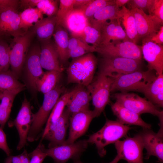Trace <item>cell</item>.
Wrapping results in <instances>:
<instances>
[{
    "mask_svg": "<svg viewBox=\"0 0 163 163\" xmlns=\"http://www.w3.org/2000/svg\"><path fill=\"white\" fill-rule=\"evenodd\" d=\"M131 128L117 120H112L106 119L103 126L90 136L87 141L88 144L95 145L99 155L103 157L106 153L105 147L125 137Z\"/></svg>",
    "mask_w": 163,
    "mask_h": 163,
    "instance_id": "obj_1",
    "label": "cell"
},
{
    "mask_svg": "<svg viewBox=\"0 0 163 163\" xmlns=\"http://www.w3.org/2000/svg\"><path fill=\"white\" fill-rule=\"evenodd\" d=\"M97 64V60L92 53L73 59L66 69L67 83L86 87L93 80Z\"/></svg>",
    "mask_w": 163,
    "mask_h": 163,
    "instance_id": "obj_2",
    "label": "cell"
},
{
    "mask_svg": "<svg viewBox=\"0 0 163 163\" xmlns=\"http://www.w3.org/2000/svg\"><path fill=\"white\" fill-rule=\"evenodd\" d=\"M153 70L148 69L140 70L130 73L119 75L112 77L113 82L110 87V92L120 91L127 92L143 91L156 78Z\"/></svg>",
    "mask_w": 163,
    "mask_h": 163,
    "instance_id": "obj_3",
    "label": "cell"
},
{
    "mask_svg": "<svg viewBox=\"0 0 163 163\" xmlns=\"http://www.w3.org/2000/svg\"><path fill=\"white\" fill-rule=\"evenodd\" d=\"M64 90V87L58 83L54 89L44 94L42 105L36 113L32 114V123L27 139L28 141L38 139L39 133Z\"/></svg>",
    "mask_w": 163,
    "mask_h": 163,
    "instance_id": "obj_4",
    "label": "cell"
},
{
    "mask_svg": "<svg viewBox=\"0 0 163 163\" xmlns=\"http://www.w3.org/2000/svg\"><path fill=\"white\" fill-rule=\"evenodd\" d=\"M98 73L111 78L142 70V60L121 57L101 56Z\"/></svg>",
    "mask_w": 163,
    "mask_h": 163,
    "instance_id": "obj_5",
    "label": "cell"
},
{
    "mask_svg": "<svg viewBox=\"0 0 163 163\" xmlns=\"http://www.w3.org/2000/svg\"><path fill=\"white\" fill-rule=\"evenodd\" d=\"M113 78L98 73L96 78L86 87L89 92L96 117L99 116L110 102Z\"/></svg>",
    "mask_w": 163,
    "mask_h": 163,
    "instance_id": "obj_6",
    "label": "cell"
},
{
    "mask_svg": "<svg viewBox=\"0 0 163 163\" xmlns=\"http://www.w3.org/2000/svg\"><path fill=\"white\" fill-rule=\"evenodd\" d=\"M34 34L30 29L23 34L13 38L12 45L10 47V66L11 71L17 78L21 74L26 58Z\"/></svg>",
    "mask_w": 163,
    "mask_h": 163,
    "instance_id": "obj_7",
    "label": "cell"
},
{
    "mask_svg": "<svg viewBox=\"0 0 163 163\" xmlns=\"http://www.w3.org/2000/svg\"><path fill=\"white\" fill-rule=\"evenodd\" d=\"M116 101L130 110L139 115L149 113L157 116L160 126L163 125V112L158 107L149 101L134 93L121 92L113 95Z\"/></svg>",
    "mask_w": 163,
    "mask_h": 163,
    "instance_id": "obj_8",
    "label": "cell"
},
{
    "mask_svg": "<svg viewBox=\"0 0 163 163\" xmlns=\"http://www.w3.org/2000/svg\"><path fill=\"white\" fill-rule=\"evenodd\" d=\"M94 52L101 56L121 57L142 60V46L131 41H112L104 45L94 46Z\"/></svg>",
    "mask_w": 163,
    "mask_h": 163,
    "instance_id": "obj_9",
    "label": "cell"
},
{
    "mask_svg": "<svg viewBox=\"0 0 163 163\" xmlns=\"http://www.w3.org/2000/svg\"><path fill=\"white\" fill-rule=\"evenodd\" d=\"M88 144L87 139H83L72 144L66 143L48 149H46L42 143L41 147L47 156L52 158L55 163H66L70 159L73 161L79 159Z\"/></svg>",
    "mask_w": 163,
    "mask_h": 163,
    "instance_id": "obj_10",
    "label": "cell"
},
{
    "mask_svg": "<svg viewBox=\"0 0 163 163\" xmlns=\"http://www.w3.org/2000/svg\"><path fill=\"white\" fill-rule=\"evenodd\" d=\"M40 44L36 43L29 49L23 66L25 85L34 93L37 91L36 82L43 75L40 61Z\"/></svg>",
    "mask_w": 163,
    "mask_h": 163,
    "instance_id": "obj_11",
    "label": "cell"
},
{
    "mask_svg": "<svg viewBox=\"0 0 163 163\" xmlns=\"http://www.w3.org/2000/svg\"><path fill=\"white\" fill-rule=\"evenodd\" d=\"M117 154L122 159L128 163H144L143 150L144 148L139 133L133 137H128L115 143Z\"/></svg>",
    "mask_w": 163,
    "mask_h": 163,
    "instance_id": "obj_12",
    "label": "cell"
},
{
    "mask_svg": "<svg viewBox=\"0 0 163 163\" xmlns=\"http://www.w3.org/2000/svg\"><path fill=\"white\" fill-rule=\"evenodd\" d=\"M19 5L11 6L0 10V37L21 35L25 32L20 28L18 9Z\"/></svg>",
    "mask_w": 163,
    "mask_h": 163,
    "instance_id": "obj_13",
    "label": "cell"
},
{
    "mask_svg": "<svg viewBox=\"0 0 163 163\" xmlns=\"http://www.w3.org/2000/svg\"><path fill=\"white\" fill-rule=\"evenodd\" d=\"M96 117L93 110H90L78 112L71 115L69 119V132L67 144H71L84 134L89 125Z\"/></svg>",
    "mask_w": 163,
    "mask_h": 163,
    "instance_id": "obj_14",
    "label": "cell"
},
{
    "mask_svg": "<svg viewBox=\"0 0 163 163\" xmlns=\"http://www.w3.org/2000/svg\"><path fill=\"white\" fill-rule=\"evenodd\" d=\"M70 114L66 108L56 122L49 128L46 134L42 136L41 142L43 139L49 141L48 148L66 143V137L69 126Z\"/></svg>",
    "mask_w": 163,
    "mask_h": 163,
    "instance_id": "obj_15",
    "label": "cell"
},
{
    "mask_svg": "<svg viewBox=\"0 0 163 163\" xmlns=\"http://www.w3.org/2000/svg\"><path fill=\"white\" fill-rule=\"evenodd\" d=\"M32 114L30 104L25 97L16 117L11 123L16 127L19 135V141L17 147L18 150L22 149L27 144L32 123Z\"/></svg>",
    "mask_w": 163,
    "mask_h": 163,
    "instance_id": "obj_16",
    "label": "cell"
},
{
    "mask_svg": "<svg viewBox=\"0 0 163 163\" xmlns=\"http://www.w3.org/2000/svg\"><path fill=\"white\" fill-rule=\"evenodd\" d=\"M142 55L148 63V69L155 70L158 75L163 73V45L156 44L148 38L142 39Z\"/></svg>",
    "mask_w": 163,
    "mask_h": 163,
    "instance_id": "obj_17",
    "label": "cell"
},
{
    "mask_svg": "<svg viewBox=\"0 0 163 163\" xmlns=\"http://www.w3.org/2000/svg\"><path fill=\"white\" fill-rule=\"evenodd\" d=\"M134 17L136 29L139 39L150 37L156 33L163 23L155 17L147 14L138 9L130 10Z\"/></svg>",
    "mask_w": 163,
    "mask_h": 163,
    "instance_id": "obj_18",
    "label": "cell"
},
{
    "mask_svg": "<svg viewBox=\"0 0 163 163\" xmlns=\"http://www.w3.org/2000/svg\"><path fill=\"white\" fill-rule=\"evenodd\" d=\"M142 141L144 148L147 150L145 158L148 159L151 156L157 157L159 162H163V134L154 132L150 129H143L139 133Z\"/></svg>",
    "mask_w": 163,
    "mask_h": 163,
    "instance_id": "obj_19",
    "label": "cell"
},
{
    "mask_svg": "<svg viewBox=\"0 0 163 163\" xmlns=\"http://www.w3.org/2000/svg\"><path fill=\"white\" fill-rule=\"evenodd\" d=\"M40 42V61L42 68L48 71L62 72L63 69L60 64L59 56L54 42L51 39Z\"/></svg>",
    "mask_w": 163,
    "mask_h": 163,
    "instance_id": "obj_20",
    "label": "cell"
},
{
    "mask_svg": "<svg viewBox=\"0 0 163 163\" xmlns=\"http://www.w3.org/2000/svg\"><path fill=\"white\" fill-rule=\"evenodd\" d=\"M101 37L99 45H105L115 40L131 41L122 27L120 19H114L110 21L109 22L107 21L101 23Z\"/></svg>",
    "mask_w": 163,
    "mask_h": 163,
    "instance_id": "obj_21",
    "label": "cell"
},
{
    "mask_svg": "<svg viewBox=\"0 0 163 163\" xmlns=\"http://www.w3.org/2000/svg\"><path fill=\"white\" fill-rule=\"evenodd\" d=\"M111 109L117 120L123 124L139 126L143 129L151 128V125L144 122L140 115L127 109L116 101L111 104Z\"/></svg>",
    "mask_w": 163,
    "mask_h": 163,
    "instance_id": "obj_22",
    "label": "cell"
},
{
    "mask_svg": "<svg viewBox=\"0 0 163 163\" xmlns=\"http://www.w3.org/2000/svg\"><path fill=\"white\" fill-rule=\"evenodd\" d=\"M76 91L68 101L66 108L70 116L78 112L90 110L91 100L89 92L86 87L78 85Z\"/></svg>",
    "mask_w": 163,
    "mask_h": 163,
    "instance_id": "obj_23",
    "label": "cell"
},
{
    "mask_svg": "<svg viewBox=\"0 0 163 163\" xmlns=\"http://www.w3.org/2000/svg\"><path fill=\"white\" fill-rule=\"evenodd\" d=\"M57 23L56 15L47 17L38 21L31 30L39 42L51 39Z\"/></svg>",
    "mask_w": 163,
    "mask_h": 163,
    "instance_id": "obj_24",
    "label": "cell"
},
{
    "mask_svg": "<svg viewBox=\"0 0 163 163\" xmlns=\"http://www.w3.org/2000/svg\"><path fill=\"white\" fill-rule=\"evenodd\" d=\"M59 61L65 63L68 60L69 34L67 30L60 24L56 25L53 35Z\"/></svg>",
    "mask_w": 163,
    "mask_h": 163,
    "instance_id": "obj_25",
    "label": "cell"
},
{
    "mask_svg": "<svg viewBox=\"0 0 163 163\" xmlns=\"http://www.w3.org/2000/svg\"><path fill=\"white\" fill-rule=\"evenodd\" d=\"M86 18L82 11L74 9L67 16L62 26L69 30L71 36L81 38L85 27L81 25L85 26L87 23H82V22H86L88 20L87 19L82 20Z\"/></svg>",
    "mask_w": 163,
    "mask_h": 163,
    "instance_id": "obj_26",
    "label": "cell"
},
{
    "mask_svg": "<svg viewBox=\"0 0 163 163\" xmlns=\"http://www.w3.org/2000/svg\"><path fill=\"white\" fill-rule=\"evenodd\" d=\"M149 101L158 107H163V74L155 80L142 92Z\"/></svg>",
    "mask_w": 163,
    "mask_h": 163,
    "instance_id": "obj_27",
    "label": "cell"
},
{
    "mask_svg": "<svg viewBox=\"0 0 163 163\" xmlns=\"http://www.w3.org/2000/svg\"><path fill=\"white\" fill-rule=\"evenodd\" d=\"M24 90L18 89L3 92L0 103V125L2 129L4 128L9 118L15 97Z\"/></svg>",
    "mask_w": 163,
    "mask_h": 163,
    "instance_id": "obj_28",
    "label": "cell"
},
{
    "mask_svg": "<svg viewBox=\"0 0 163 163\" xmlns=\"http://www.w3.org/2000/svg\"><path fill=\"white\" fill-rule=\"evenodd\" d=\"M77 89L76 87L71 91L60 96L50 115L42 136L46 134L50 126L55 123L61 115L68 101L76 91Z\"/></svg>",
    "mask_w": 163,
    "mask_h": 163,
    "instance_id": "obj_29",
    "label": "cell"
},
{
    "mask_svg": "<svg viewBox=\"0 0 163 163\" xmlns=\"http://www.w3.org/2000/svg\"><path fill=\"white\" fill-rule=\"evenodd\" d=\"M62 72L56 71L44 72L36 82L37 91L44 94L54 89L58 83Z\"/></svg>",
    "mask_w": 163,
    "mask_h": 163,
    "instance_id": "obj_30",
    "label": "cell"
},
{
    "mask_svg": "<svg viewBox=\"0 0 163 163\" xmlns=\"http://www.w3.org/2000/svg\"><path fill=\"white\" fill-rule=\"evenodd\" d=\"M122 15V8L114 5L106 6L96 12L88 21L98 23H102L108 20L120 19Z\"/></svg>",
    "mask_w": 163,
    "mask_h": 163,
    "instance_id": "obj_31",
    "label": "cell"
},
{
    "mask_svg": "<svg viewBox=\"0 0 163 163\" xmlns=\"http://www.w3.org/2000/svg\"><path fill=\"white\" fill-rule=\"evenodd\" d=\"M43 14L36 7L29 8L19 13L20 27L26 32L39 20L43 18Z\"/></svg>",
    "mask_w": 163,
    "mask_h": 163,
    "instance_id": "obj_32",
    "label": "cell"
},
{
    "mask_svg": "<svg viewBox=\"0 0 163 163\" xmlns=\"http://www.w3.org/2000/svg\"><path fill=\"white\" fill-rule=\"evenodd\" d=\"M121 19L125 32L129 38L133 43L137 44L140 39L137 31L134 16L131 11L125 6L122 7Z\"/></svg>",
    "mask_w": 163,
    "mask_h": 163,
    "instance_id": "obj_33",
    "label": "cell"
},
{
    "mask_svg": "<svg viewBox=\"0 0 163 163\" xmlns=\"http://www.w3.org/2000/svg\"><path fill=\"white\" fill-rule=\"evenodd\" d=\"M101 24L88 20L81 38L87 44L94 46L99 45L101 37Z\"/></svg>",
    "mask_w": 163,
    "mask_h": 163,
    "instance_id": "obj_34",
    "label": "cell"
},
{
    "mask_svg": "<svg viewBox=\"0 0 163 163\" xmlns=\"http://www.w3.org/2000/svg\"><path fill=\"white\" fill-rule=\"evenodd\" d=\"M10 70L0 72V91L18 89L24 90L26 86L20 82Z\"/></svg>",
    "mask_w": 163,
    "mask_h": 163,
    "instance_id": "obj_35",
    "label": "cell"
},
{
    "mask_svg": "<svg viewBox=\"0 0 163 163\" xmlns=\"http://www.w3.org/2000/svg\"><path fill=\"white\" fill-rule=\"evenodd\" d=\"M115 3V0H91L82 11L89 20L101 9L108 5H114Z\"/></svg>",
    "mask_w": 163,
    "mask_h": 163,
    "instance_id": "obj_36",
    "label": "cell"
},
{
    "mask_svg": "<svg viewBox=\"0 0 163 163\" xmlns=\"http://www.w3.org/2000/svg\"><path fill=\"white\" fill-rule=\"evenodd\" d=\"M75 0H59V6L56 14V24L62 26L69 14L74 9Z\"/></svg>",
    "mask_w": 163,
    "mask_h": 163,
    "instance_id": "obj_37",
    "label": "cell"
},
{
    "mask_svg": "<svg viewBox=\"0 0 163 163\" xmlns=\"http://www.w3.org/2000/svg\"><path fill=\"white\" fill-rule=\"evenodd\" d=\"M10 47L4 39L0 40V72L9 70Z\"/></svg>",
    "mask_w": 163,
    "mask_h": 163,
    "instance_id": "obj_38",
    "label": "cell"
},
{
    "mask_svg": "<svg viewBox=\"0 0 163 163\" xmlns=\"http://www.w3.org/2000/svg\"><path fill=\"white\" fill-rule=\"evenodd\" d=\"M59 0H41L36 8L47 17L55 16L59 8Z\"/></svg>",
    "mask_w": 163,
    "mask_h": 163,
    "instance_id": "obj_39",
    "label": "cell"
},
{
    "mask_svg": "<svg viewBox=\"0 0 163 163\" xmlns=\"http://www.w3.org/2000/svg\"><path fill=\"white\" fill-rule=\"evenodd\" d=\"M94 46L87 43L77 46L68 52V58L74 59L94 52Z\"/></svg>",
    "mask_w": 163,
    "mask_h": 163,
    "instance_id": "obj_40",
    "label": "cell"
},
{
    "mask_svg": "<svg viewBox=\"0 0 163 163\" xmlns=\"http://www.w3.org/2000/svg\"><path fill=\"white\" fill-rule=\"evenodd\" d=\"M155 2V0H129L127 4L129 10L136 8L149 13Z\"/></svg>",
    "mask_w": 163,
    "mask_h": 163,
    "instance_id": "obj_41",
    "label": "cell"
},
{
    "mask_svg": "<svg viewBox=\"0 0 163 163\" xmlns=\"http://www.w3.org/2000/svg\"><path fill=\"white\" fill-rule=\"evenodd\" d=\"M30 153L25 149L21 154L16 155H9L5 159V163H30Z\"/></svg>",
    "mask_w": 163,
    "mask_h": 163,
    "instance_id": "obj_42",
    "label": "cell"
},
{
    "mask_svg": "<svg viewBox=\"0 0 163 163\" xmlns=\"http://www.w3.org/2000/svg\"><path fill=\"white\" fill-rule=\"evenodd\" d=\"M149 15L153 16L163 23V0H155Z\"/></svg>",
    "mask_w": 163,
    "mask_h": 163,
    "instance_id": "obj_43",
    "label": "cell"
},
{
    "mask_svg": "<svg viewBox=\"0 0 163 163\" xmlns=\"http://www.w3.org/2000/svg\"><path fill=\"white\" fill-rule=\"evenodd\" d=\"M41 144V142H40L37 148L30 153L31 159L30 163H42L47 156L42 149Z\"/></svg>",
    "mask_w": 163,
    "mask_h": 163,
    "instance_id": "obj_44",
    "label": "cell"
},
{
    "mask_svg": "<svg viewBox=\"0 0 163 163\" xmlns=\"http://www.w3.org/2000/svg\"><path fill=\"white\" fill-rule=\"evenodd\" d=\"M0 149L4 151L8 156L10 155L11 151L7 143L6 135L0 126Z\"/></svg>",
    "mask_w": 163,
    "mask_h": 163,
    "instance_id": "obj_45",
    "label": "cell"
},
{
    "mask_svg": "<svg viewBox=\"0 0 163 163\" xmlns=\"http://www.w3.org/2000/svg\"><path fill=\"white\" fill-rule=\"evenodd\" d=\"M41 0H21L19 2V8L23 10L29 8H36Z\"/></svg>",
    "mask_w": 163,
    "mask_h": 163,
    "instance_id": "obj_46",
    "label": "cell"
},
{
    "mask_svg": "<svg viewBox=\"0 0 163 163\" xmlns=\"http://www.w3.org/2000/svg\"><path fill=\"white\" fill-rule=\"evenodd\" d=\"M155 43L161 45L163 44V26H162L158 31L152 36L146 37Z\"/></svg>",
    "mask_w": 163,
    "mask_h": 163,
    "instance_id": "obj_47",
    "label": "cell"
},
{
    "mask_svg": "<svg viewBox=\"0 0 163 163\" xmlns=\"http://www.w3.org/2000/svg\"><path fill=\"white\" fill-rule=\"evenodd\" d=\"M91 1V0H75L74 8L82 11Z\"/></svg>",
    "mask_w": 163,
    "mask_h": 163,
    "instance_id": "obj_48",
    "label": "cell"
},
{
    "mask_svg": "<svg viewBox=\"0 0 163 163\" xmlns=\"http://www.w3.org/2000/svg\"><path fill=\"white\" fill-rule=\"evenodd\" d=\"M18 0H0V10L11 6L19 5Z\"/></svg>",
    "mask_w": 163,
    "mask_h": 163,
    "instance_id": "obj_49",
    "label": "cell"
},
{
    "mask_svg": "<svg viewBox=\"0 0 163 163\" xmlns=\"http://www.w3.org/2000/svg\"><path fill=\"white\" fill-rule=\"evenodd\" d=\"M129 0H115V5L118 8H120L129 2Z\"/></svg>",
    "mask_w": 163,
    "mask_h": 163,
    "instance_id": "obj_50",
    "label": "cell"
},
{
    "mask_svg": "<svg viewBox=\"0 0 163 163\" xmlns=\"http://www.w3.org/2000/svg\"><path fill=\"white\" fill-rule=\"evenodd\" d=\"M120 156L118 155H116L114 158L111 162L108 163H117L120 160H121ZM74 163H83L80 161L79 159L74 161Z\"/></svg>",
    "mask_w": 163,
    "mask_h": 163,
    "instance_id": "obj_51",
    "label": "cell"
},
{
    "mask_svg": "<svg viewBox=\"0 0 163 163\" xmlns=\"http://www.w3.org/2000/svg\"><path fill=\"white\" fill-rule=\"evenodd\" d=\"M3 92L0 91V100H1V97H2Z\"/></svg>",
    "mask_w": 163,
    "mask_h": 163,
    "instance_id": "obj_52",
    "label": "cell"
},
{
    "mask_svg": "<svg viewBox=\"0 0 163 163\" xmlns=\"http://www.w3.org/2000/svg\"><path fill=\"white\" fill-rule=\"evenodd\" d=\"M2 39L0 37V40Z\"/></svg>",
    "mask_w": 163,
    "mask_h": 163,
    "instance_id": "obj_53",
    "label": "cell"
}]
</instances>
